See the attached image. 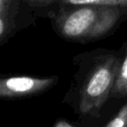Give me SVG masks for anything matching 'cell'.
<instances>
[{
    "instance_id": "1",
    "label": "cell",
    "mask_w": 127,
    "mask_h": 127,
    "mask_svg": "<svg viewBox=\"0 0 127 127\" xmlns=\"http://www.w3.org/2000/svg\"><path fill=\"white\" fill-rule=\"evenodd\" d=\"M119 50L97 48L72 57L74 73L62 103L81 120L99 119L109 102L119 63Z\"/></svg>"
},
{
    "instance_id": "2",
    "label": "cell",
    "mask_w": 127,
    "mask_h": 127,
    "mask_svg": "<svg viewBox=\"0 0 127 127\" xmlns=\"http://www.w3.org/2000/svg\"><path fill=\"white\" fill-rule=\"evenodd\" d=\"M49 20L57 36L66 42L77 44L105 39L127 21L120 9L100 5L62 7Z\"/></svg>"
},
{
    "instance_id": "3",
    "label": "cell",
    "mask_w": 127,
    "mask_h": 127,
    "mask_svg": "<svg viewBox=\"0 0 127 127\" xmlns=\"http://www.w3.org/2000/svg\"><path fill=\"white\" fill-rule=\"evenodd\" d=\"M60 81L58 75H0V99H20L43 94Z\"/></svg>"
},
{
    "instance_id": "4",
    "label": "cell",
    "mask_w": 127,
    "mask_h": 127,
    "mask_svg": "<svg viewBox=\"0 0 127 127\" xmlns=\"http://www.w3.org/2000/svg\"><path fill=\"white\" fill-rule=\"evenodd\" d=\"M25 0H0V48L16 34L37 23Z\"/></svg>"
},
{
    "instance_id": "5",
    "label": "cell",
    "mask_w": 127,
    "mask_h": 127,
    "mask_svg": "<svg viewBox=\"0 0 127 127\" xmlns=\"http://www.w3.org/2000/svg\"><path fill=\"white\" fill-rule=\"evenodd\" d=\"M119 63L109 101L127 100V41L118 49Z\"/></svg>"
},
{
    "instance_id": "6",
    "label": "cell",
    "mask_w": 127,
    "mask_h": 127,
    "mask_svg": "<svg viewBox=\"0 0 127 127\" xmlns=\"http://www.w3.org/2000/svg\"><path fill=\"white\" fill-rule=\"evenodd\" d=\"M74 5H100L118 8L125 14L127 20V0H61L56 11L62 7Z\"/></svg>"
},
{
    "instance_id": "7",
    "label": "cell",
    "mask_w": 127,
    "mask_h": 127,
    "mask_svg": "<svg viewBox=\"0 0 127 127\" xmlns=\"http://www.w3.org/2000/svg\"><path fill=\"white\" fill-rule=\"evenodd\" d=\"M25 1L37 18L50 19V17L56 11L61 0H25Z\"/></svg>"
},
{
    "instance_id": "8",
    "label": "cell",
    "mask_w": 127,
    "mask_h": 127,
    "mask_svg": "<svg viewBox=\"0 0 127 127\" xmlns=\"http://www.w3.org/2000/svg\"><path fill=\"white\" fill-rule=\"evenodd\" d=\"M102 127H127V100Z\"/></svg>"
},
{
    "instance_id": "9",
    "label": "cell",
    "mask_w": 127,
    "mask_h": 127,
    "mask_svg": "<svg viewBox=\"0 0 127 127\" xmlns=\"http://www.w3.org/2000/svg\"><path fill=\"white\" fill-rule=\"evenodd\" d=\"M53 127H77L76 125L72 124L71 122H69L68 120H65V119H58L55 124L53 125Z\"/></svg>"
}]
</instances>
